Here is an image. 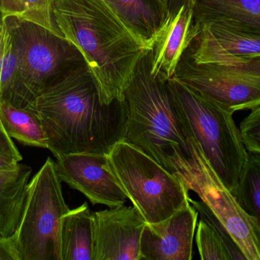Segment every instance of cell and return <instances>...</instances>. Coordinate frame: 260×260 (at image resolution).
Here are the masks:
<instances>
[{
    "label": "cell",
    "mask_w": 260,
    "mask_h": 260,
    "mask_svg": "<svg viewBox=\"0 0 260 260\" xmlns=\"http://www.w3.org/2000/svg\"><path fill=\"white\" fill-rule=\"evenodd\" d=\"M25 108L39 119L47 149L56 159L72 154H108L123 140L126 103H102L85 64L56 78Z\"/></svg>",
    "instance_id": "6da1fadb"
},
{
    "label": "cell",
    "mask_w": 260,
    "mask_h": 260,
    "mask_svg": "<svg viewBox=\"0 0 260 260\" xmlns=\"http://www.w3.org/2000/svg\"><path fill=\"white\" fill-rule=\"evenodd\" d=\"M56 25L83 56L102 103L123 100L148 51L104 0H53Z\"/></svg>",
    "instance_id": "7a4b0ae2"
},
{
    "label": "cell",
    "mask_w": 260,
    "mask_h": 260,
    "mask_svg": "<svg viewBox=\"0 0 260 260\" xmlns=\"http://www.w3.org/2000/svg\"><path fill=\"white\" fill-rule=\"evenodd\" d=\"M143 55L125 90L127 119L123 140L143 151L184 184L193 160L192 136L168 82L151 73Z\"/></svg>",
    "instance_id": "3957f363"
},
{
    "label": "cell",
    "mask_w": 260,
    "mask_h": 260,
    "mask_svg": "<svg viewBox=\"0 0 260 260\" xmlns=\"http://www.w3.org/2000/svg\"><path fill=\"white\" fill-rule=\"evenodd\" d=\"M168 83L205 158L224 186L235 194L248 151L234 113L208 102L174 78Z\"/></svg>",
    "instance_id": "277c9868"
},
{
    "label": "cell",
    "mask_w": 260,
    "mask_h": 260,
    "mask_svg": "<svg viewBox=\"0 0 260 260\" xmlns=\"http://www.w3.org/2000/svg\"><path fill=\"white\" fill-rule=\"evenodd\" d=\"M173 78L230 112L260 106V55L192 56L186 50Z\"/></svg>",
    "instance_id": "5b68a950"
},
{
    "label": "cell",
    "mask_w": 260,
    "mask_h": 260,
    "mask_svg": "<svg viewBox=\"0 0 260 260\" xmlns=\"http://www.w3.org/2000/svg\"><path fill=\"white\" fill-rule=\"evenodd\" d=\"M111 169L146 223H157L189 204V191L175 176L123 140L108 154Z\"/></svg>",
    "instance_id": "8992f818"
},
{
    "label": "cell",
    "mask_w": 260,
    "mask_h": 260,
    "mask_svg": "<svg viewBox=\"0 0 260 260\" xmlns=\"http://www.w3.org/2000/svg\"><path fill=\"white\" fill-rule=\"evenodd\" d=\"M3 21L21 56L18 83L9 102L14 106L25 108L56 78L85 64L79 49L64 37L18 17L9 16Z\"/></svg>",
    "instance_id": "52a82bcc"
},
{
    "label": "cell",
    "mask_w": 260,
    "mask_h": 260,
    "mask_svg": "<svg viewBox=\"0 0 260 260\" xmlns=\"http://www.w3.org/2000/svg\"><path fill=\"white\" fill-rule=\"evenodd\" d=\"M56 162L48 157L27 185L25 205L15 237L20 260H62V217L70 210Z\"/></svg>",
    "instance_id": "ba28073f"
},
{
    "label": "cell",
    "mask_w": 260,
    "mask_h": 260,
    "mask_svg": "<svg viewBox=\"0 0 260 260\" xmlns=\"http://www.w3.org/2000/svg\"><path fill=\"white\" fill-rule=\"evenodd\" d=\"M192 143L193 160L185 187L195 192L221 221L247 260H260V222L244 212L214 172L194 138Z\"/></svg>",
    "instance_id": "9c48e42d"
},
{
    "label": "cell",
    "mask_w": 260,
    "mask_h": 260,
    "mask_svg": "<svg viewBox=\"0 0 260 260\" xmlns=\"http://www.w3.org/2000/svg\"><path fill=\"white\" fill-rule=\"evenodd\" d=\"M61 181L82 192L91 204L124 206L128 199L110 165L108 154H72L56 162Z\"/></svg>",
    "instance_id": "30bf717a"
},
{
    "label": "cell",
    "mask_w": 260,
    "mask_h": 260,
    "mask_svg": "<svg viewBox=\"0 0 260 260\" xmlns=\"http://www.w3.org/2000/svg\"><path fill=\"white\" fill-rule=\"evenodd\" d=\"M93 260H141L140 242L146 224L134 206L94 212Z\"/></svg>",
    "instance_id": "8fae6325"
},
{
    "label": "cell",
    "mask_w": 260,
    "mask_h": 260,
    "mask_svg": "<svg viewBox=\"0 0 260 260\" xmlns=\"http://www.w3.org/2000/svg\"><path fill=\"white\" fill-rule=\"evenodd\" d=\"M198 216L189 203L167 219L146 223L141 238V260L192 259Z\"/></svg>",
    "instance_id": "7c38bea8"
},
{
    "label": "cell",
    "mask_w": 260,
    "mask_h": 260,
    "mask_svg": "<svg viewBox=\"0 0 260 260\" xmlns=\"http://www.w3.org/2000/svg\"><path fill=\"white\" fill-rule=\"evenodd\" d=\"M195 35L187 47L192 56L223 54L246 57L260 55V32L229 20L193 21Z\"/></svg>",
    "instance_id": "4fadbf2b"
},
{
    "label": "cell",
    "mask_w": 260,
    "mask_h": 260,
    "mask_svg": "<svg viewBox=\"0 0 260 260\" xmlns=\"http://www.w3.org/2000/svg\"><path fill=\"white\" fill-rule=\"evenodd\" d=\"M195 35L193 6L183 5L171 13L159 30L151 50V73L168 82Z\"/></svg>",
    "instance_id": "5bb4252c"
},
{
    "label": "cell",
    "mask_w": 260,
    "mask_h": 260,
    "mask_svg": "<svg viewBox=\"0 0 260 260\" xmlns=\"http://www.w3.org/2000/svg\"><path fill=\"white\" fill-rule=\"evenodd\" d=\"M104 1L139 43L146 50H151L170 15L164 0Z\"/></svg>",
    "instance_id": "9a60e30c"
},
{
    "label": "cell",
    "mask_w": 260,
    "mask_h": 260,
    "mask_svg": "<svg viewBox=\"0 0 260 260\" xmlns=\"http://www.w3.org/2000/svg\"><path fill=\"white\" fill-rule=\"evenodd\" d=\"M31 172L22 163L0 171V238L13 236L19 226Z\"/></svg>",
    "instance_id": "2e32d148"
},
{
    "label": "cell",
    "mask_w": 260,
    "mask_h": 260,
    "mask_svg": "<svg viewBox=\"0 0 260 260\" xmlns=\"http://www.w3.org/2000/svg\"><path fill=\"white\" fill-rule=\"evenodd\" d=\"M60 242L62 260H93L94 218L88 203L70 209L63 215Z\"/></svg>",
    "instance_id": "e0dca14e"
},
{
    "label": "cell",
    "mask_w": 260,
    "mask_h": 260,
    "mask_svg": "<svg viewBox=\"0 0 260 260\" xmlns=\"http://www.w3.org/2000/svg\"><path fill=\"white\" fill-rule=\"evenodd\" d=\"M229 20L260 32V0H197L193 21Z\"/></svg>",
    "instance_id": "ac0fdd59"
},
{
    "label": "cell",
    "mask_w": 260,
    "mask_h": 260,
    "mask_svg": "<svg viewBox=\"0 0 260 260\" xmlns=\"http://www.w3.org/2000/svg\"><path fill=\"white\" fill-rule=\"evenodd\" d=\"M0 122L6 134L26 146L47 149V137L38 118L27 108L0 99Z\"/></svg>",
    "instance_id": "d6986e66"
},
{
    "label": "cell",
    "mask_w": 260,
    "mask_h": 260,
    "mask_svg": "<svg viewBox=\"0 0 260 260\" xmlns=\"http://www.w3.org/2000/svg\"><path fill=\"white\" fill-rule=\"evenodd\" d=\"M9 16L36 23L63 37L55 21L53 0H0V22Z\"/></svg>",
    "instance_id": "ffe728a7"
},
{
    "label": "cell",
    "mask_w": 260,
    "mask_h": 260,
    "mask_svg": "<svg viewBox=\"0 0 260 260\" xmlns=\"http://www.w3.org/2000/svg\"><path fill=\"white\" fill-rule=\"evenodd\" d=\"M21 56L13 35L0 22V99L9 102L18 83Z\"/></svg>",
    "instance_id": "44dd1931"
},
{
    "label": "cell",
    "mask_w": 260,
    "mask_h": 260,
    "mask_svg": "<svg viewBox=\"0 0 260 260\" xmlns=\"http://www.w3.org/2000/svg\"><path fill=\"white\" fill-rule=\"evenodd\" d=\"M246 213L260 222V154L248 152L235 194Z\"/></svg>",
    "instance_id": "7402d4cb"
},
{
    "label": "cell",
    "mask_w": 260,
    "mask_h": 260,
    "mask_svg": "<svg viewBox=\"0 0 260 260\" xmlns=\"http://www.w3.org/2000/svg\"><path fill=\"white\" fill-rule=\"evenodd\" d=\"M196 241L202 260L232 259L216 230L202 219L197 224Z\"/></svg>",
    "instance_id": "603a6c76"
},
{
    "label": "cell",
    "mask_w": 260,
    "mask_h": 260,
    "mask_svg": "<svg viewBox=\"0 0 260 260\" xmlns=\"http://www.w3.org/2000/svg\"><path fill=\"white\" fill-rule=\"evenodd\" d=\"M189 203L198 212L199 215L201 218L200 219L206 221L208 224L216 230L217 233L222 239L226 248L229 250L232 259L247 260L242 250H241L239 246L235 243V240L231 236L227 229L221 224V221L213 215L209 207L202 200L194 201L189 198Z\"/></svg>",
    "instance_id": "cb8c5ba5"
},
{
    "label": "cell",
    "mask_w": 260,
    "mask_h": 260,
    "mask_svg": "<svg viewBox=\"0 0 260 260\" xmlns=\"http://www.w3.org/2000/svg\"><path fill=\"white\" fill-rule=\"evenodd\" d=\"M240 130L247 151L260 154V106L241 122Z\"/></svg>",
    "instance_id": "d4e9b609"
},
{
    "label": "cell",
    "mask_w": 260,
    "mask_h": 260,
    "mask_svg": "<svg viewBox=\"0 0 260 260\" xmlns=\"http://www.w3.org/2000/svg\"><path fill=\"white\" fill-rule=\"evenodd\" d=\"M0 154L6 156L18 162L23 160L22 156L14 143L13 140L6 134L0 122Z\"/></svg>",
    "instance_id": "484cf974"
},
{
    "label": "cell",
    "mask_w": 260,
    "mask_h": 260,
    "mask_svg": "<svg viewBox=\"0 0 260 260\" xmlns=\"http://www.w3.org/2000/svg\"><path fill=\"white\" fill-rule=\"evenodd\" d=\"M0 260H20L14 235L0 238Z\"/></svg>",
    "instance_id": "4316f807"
},
{
    "label": "cell",
    "mask_w": 260,
    "mask_h": 260,
    "mask_svg": "<svg viewBox=\"0 0 260 260\" xmlns=\"http://www.w3.org/2000/svg\"><path fill=\"white\" fill-rule=\"evenodd\" d=\"M196 1L197 0H164L169 11V14L175 12L183 5H192L194 6Z\"/></svg>",
    "instance_id": "83f0119b"
},
{
    "label": "cell",
    "mask_w": 260,
    "mask_h": 260,
    "mask_svg": "<svg viewBox=\"0 0 260 260\" xmlns=\"http://www.w3.org/2000/svg\"><path fill=\"white\" fill-rule=\"evenodd\" d=\"M18 163H19L15 161L13 159L0 154V171L15 169Z\"/></svg>",
    "instance_id": "f1b7e54d"
}]
</instances>
